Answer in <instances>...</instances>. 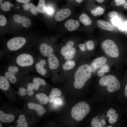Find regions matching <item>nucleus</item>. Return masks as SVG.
<instances>
[{"label":"nucleus","mask_w":127,"mask_h":127,"mask_svg":"<svg viewBox=\"0 0 127 127\" xmlns=\"http://www.w3.org/2000/svg\"><path fill=\"white\" fill-rule=\"evenodd\" d=\"M97 24L99 28L104 30L111 31L114 29L112 25L109 22L104 20H98L97 22Z\"/></svg>","instance_id":"nucleus-14"},{"label":"nucleus","mask_w":127,"mask_h":127,"mask_svg":"<svg viewBox=\"0 0 127 127\" xmlns=\"http://www.w3.org/2000/svg\"><path fill=\"white\" fill-rule=\"evenodd\" d=\"M39 49L41 54L45 57H48L54 53V50L52 48L45 43H42L40 44Z\"/></svg>","instance_id":"nucleus-9"},{"label":"nucleus","mask_w":127,"mask_h":127,"mask_svg":"<svg viewBox=\"0 0 127 127\" xmlns=\"http://www.w3.org/2000/svg\"><path fill=\"white\" fill-rule=\"evenodd\" d=\"M96 1L99 3H101L103 2L104 0H96Z\"/></svg>","instance_id":"nucleus-54"},{"label":"nucleus","mask_w":127,"mask_h":127,"mask_svg":"<svg viewBox=\"0 0 127 127\" xmlns=\"http://www.w3.org/2000/svg\"><path fill=\"white\" fill-rule=\"evenodd\" d=\"M28 106L29 109L36 110L38 115L40 116H42L46 112L44 107L39 104L30 103L28 104Z\"/></svg>","instance_id":"nucleus-11"},{"label":"nucleus","mask_w":127,"mask_h":127,"mask_svg":"<svg viewBox=\"0 0 127 127\" xmlns=\"http://www.w3.org/2000/svg\"><path fill=\"white\" fill-rule=\"evenodd\" d=\"M99 85L102 86L106 87L107 91L110 92H113L119 89L120 84L116 78L112 75L104 76L99 80Z\"/></svg>","instance_id":"nucleus-3"},{"label":"nucleus","mask_w":127,"mask_h":127,"mask_svg":"<svg viewBox=\"0 0 127 127\" xmlns=\"http://www.w3.org/2000/svg\"><path fill=\"white\" fill-rule=\"evenodd\" d=\"M118 116L119 114L118 113H116L112 117L109 118L108 119L109 123L112 124H114L117 121Z\"/></svg>","instance_id":"nucleus-36"},{"label":"nucleus","mask_w":127,"mask_h":127,"mask_svg":"<svg viewBox=\"0 0 127 127\" xmlns=\"http://www.w3.org/2000/svg\"><path fill=\"white\" fill-rule=\"evenodd\" d=\"M16 62L19 66L27 67L32 65L34 63V60L31 55L27 53L21 54L16 58Z\"/></svg>","instance_id":"nucleus-6"},{"label":"nucleus","mask_w":127,"mask_h":127,"mask_svg":"<svg viewBox=\"0 0 127 127\" xmlns=\"http://www.w3.org/2000/svg\"><path fill=\"white\" fill-rule=\"evenodd\" d=\"M118 26V30L121 32H123L125 30L124 23L121 22Z\"/></svg>","instance_id":"nucleus-40"},{"label":"nucleus","mask_w":127,"mask_h":127,"mask_svg":"<svg viewBox=\"0 0 127 127\" xmlns=\"http://www.w3.org/2000/svg\"><path fill=\"white\" fill-rule=\"evenodd\" d=\"M91 125L92 127H102L100 121L96 117H94L92 119L91 122Z\"/></svg>","instance_id":"nucleus-31"},{"label":"nucleus","mask_w":127,"mask_h":127,"mask_svg":"<svg viewBox=\"0 0 127 127\" xmlns=\"http://www.w3.org/2000/svg\"><path fill=\"white\" fill-rule=\"evenodd\" d=\"M53 9L51 7H48L47 8L46 12L49 14H51L53 12Z\"/></svg>","instance_id":"nucleus-46"},{"label":"nucleus","mask_w":127,"mask_h":127,"mask_svg":"<svg viewBox=\"0 0 127 127\" xmlns=\"http://www.w3.org/2000/svg\"><path fill=\"white\" fill-rule=\"evenodd\" d=\"M124 93L125 96L127 97V83L124 89Z\"/></svg>","instance_id":"nucleus-49"},{"label":"nucleus","mask_w":127,"mask_h":127,"mask_svg":"<svg viewBox=\"0 0 127 127\" xmlns=\"http://www.w3.org/2000/svg\"><path fill=\"white\" fill-rule=\"evenodd\" d=\"M28 92L27 90L23 87H20L19 89L18 93L19 95L21 96H25Z\"/></svg>","instance_id":"nucleus-37"},{"label":"nucleus","mask_w":127,"mask_h":127,"mask_svg":"<svg viewBox=\"0 0 127 127\" xmlns=\"http://www.w3.org/2000/svg\"><path fill=\"white\" fill-rule=\"evenodd\" d=\"M34 92L33 91H29L27 93V94L29 96H32L34 94Z\"/></svg>","instance_id":"nucleus-51"},{"label":"nucleus","mask_w":127,"mask_h":127,"mask_svg":"<svg viewBox=\"0 0 127 127\" xmlns=\"http://www.w3.org/2000/svg\"><path fill=\"white\" fill-rule=\"evenodd\" d=\"M83 0H75L76 1L79 3L81 2Z\"/></svg>","instance_id":"nucleus-55"},{"label":"nucleus","mask_w":127,"mask_h":127,"mask_svg":"<svg viewBox=\"0 0 127 127\" xmlns=\"http://www.w3.org/2000/svg\"><path fill=\"white\" fill-rule=\"evenodd\" d=\"M104 8L100 6H99L95 9L91 10V13L92 15L95 16L102 15L104 13Z\"/></svg>","instance_id":"nucleus-28"},{"label":"nucleus","mask_w":127,"mask_h":127,"mask_svg":"<svg viewBox=\"0 0 127 127\" xmlns=\"http://www.w3.org/2000/svg\"><path fill=\"white\" fill-rule=\"evenodd\" d=\"M33 83L34 89L35 91L38 90L40 85L44 86L46 84V82L44 80L39 77L34 78L33 80Z\"/></svg>","instance_id":"nucleus-21"},{"label":"nucleus","mask_w":127,"mask_h":127,"mask_svg":"<svg viewBox=\"0 0 127 127\" xmlns=\"http://www.w3.org/2000/svg\"><path fill=\"white\" fill-rule=\"evenodd\" d=\"M71 13V10L68 8L61 9L56 13L55 17V19L57 21H62L69 16Z\"/></svg>","instance_id":"nucleus-8"},{"label":"nucleus","mask_w":127,"mask_h":127,"mask_svg":"<svg viewBox=\"0 0 127 127\" xmlns=\"http://www.w3.org/2000/svg\"><path fill=\"white\" fill-rule=\"evenodd\" d=\"M111 21L114 25L116 26H118L121 22L120 19L118 16L112 18Z\"/></svg>","instance_id":"nucleus-33"},{"label":"nucleus","mask_w":127,"mask_h":127,"mask_svg":"<svg viewBox=\"0 0 127 127\" xmlns=\"http://www.w3.org/2000/svg\"><path fill=\"white\" fill-rule=\"evenodd\" d=\"M10 86L8 80L3 76H0V88L2 90L6 91L8 90Z\"/></svg>","instance_id":"nucleus-20"},{"label":"nucleus","mask_w":127,"mask_h":127,"mask_svg":"<svg viewBox=\"0 0 127 127\" xmlns=\"http://www.w3.org/2000/svg\"><path fill=\"white\" fill-rule=\"evenodd\" d=\"M107 127H112V126H111V125H109V126H107Z\"/></svg>","instance_id":"nucleus-57"},{"label":"nucleus","mask_w":127,"mask_h":127,"mask_svg":"<svg viewBox=\"0 0 127 127\" xmlns=\"http://www.w3.org/2000/svg\"><path fill=\"white\" fill-rule=\"evenodd\" d=\"M79 47L81 51L84 52L86 50V47L84 44H80L79 45Z\"/></svg>","instance_id":"nucleus-45"},{"label":"nucleus","mask_w":127,"mask_h":127,"mask_svg":"<svg viewBox=\"0 0 127 127\" xmlns=\"http://www.w3.org/2000/svg\"><path fill=\"white\" fill-rule=\"evenodd\" d=\"M34 89V86L33 83H29L27 86V89L28 92L32 91Z\"/></svg>","instance_id":"nucleus-44"},{"label":"nucleus","mask_w":127,"mask_h":127,"mask_svg":"<svg viewBox=\"0 0 127 127\" xmlns=\"http://www.w3.org/2000/svg\"><path fill=\"white\" fill-rule=\"evenodd\" d=\"M116 113L115 110L111 108L107 112V115L109 118L111 117L114 115Z\"/></svg>","instance_id":"nucleus-38"},{"label":"nucleus","mask_w":127,"mask_h":127,"mask_svg":"<svg viewBox=\"0 0 127 127\" xmlns=\"http://www.w3.org/2000/svg\"><path fill=\"white\" fill-rule=\"evenodd\" d=\"M17 2L22 3L26 4L28 3L30 0H16Z\"/></svg>","instance_id":"nucleus-47"},{"label":"nucleus","mask_w":127,"mask_h":127,"mask_svg":"<svg viewBox=\"0 0 127 127\" xmlns=\"http://www.w3.org/2000/svg\"><path fill=\"white\" fill-rule=\"evenodd\" d=\"M26 40L22 37H17L12 38L7 42V46L10 50L15 51L20 49L25 44Z\"/></svg>","instance_id":"nucleus-5"},{"label":"nucleus","mask_w":127,"mask_h":127,"mask_svg":"<svg viewBox=\"0 0 127 127\" xmlns=\"http://www.w3.org/2000/svg\"><path fill=\"white\" fill-rule=\"evenodd\" d=\"M117 6L121 5L126 2V0H114Z\"/></svg>","instance_id":"nucleus-43"},{"label":"nucleus","mask_w":127,"mask_h":127,"mask_svg":"<svg viewBox=\"0 0 127 127\" xmlns=\"http://www.w3.org/2000/svg\"><path fill=\"white\" fill-rule=\"evenodd\" d=\"M24 9L30 12L33 15H37L38 13L37 7L32 3L25 4L23 5Z\"/></svg>","instance_id":"nucleus-15"},{"label":"nucleus","mask_w":127,"mask_h":127,"mask_svg":"<svg viewBox=\"0 0 127 127\" xmlns=\"http://www.w3.org/2000/svg\"><path fill=\"white\" fill-rule=\"evenodd\" d=\"M74 42L72 41H68L66 45L63 46L60 50V53L63 56L67 55L73 48L74 45Z\"/></svg>","instance_id":"nucleus-18"},{"label":"nucleus","mask_w":127,"mask_h":127,"mask_svg":"<svg viewBox=\"0 0 127 127\" xmlns=\"http://www.w3.org/2000/svg\"><path fill=\"white\" fill-rule=\"evenodd\" d=\"M18 124L17 127H28V124L24 115L21 114L20 115L19 119L16 121Z\"/></svg>","instance_id":"nucleus-24"},{"label":"nucleus","mask_w":127,"mask_h":127,"mask_svg":"<svg viewBox=\"0 0 127 127\" xmlns=\"http://www.w3.org/2000/svg\"><path fill=\"white\" fill-rule=\"evenodd\" d=\"M46 63L45 60L42 59L35 65V68L37 72L42 76L45 75L47 73V70L44 67Z\"/></svg>","instance_id":"nucleus-13"},{"label":"nucleus","mask_w":127,"mask_h":127,"mask_svg":"<svg viewBox=\"0 0 127 127\" xmlns=\"http://www.w3.org/2000/svg\"><path fill=\"white\" fill-rule=\"evenodd\" d=\"M118 13L117 12L113 11L109 12L108 14V16L110 17L113 18L118 16Z\"/></svg>","instance_id":"nucleus-42"},{"label":"nucleus","mask_w":127,"mask_h":127,"mask_svg":"<svg viewBox=\"0 0 127 127\" xmlns=\"http://www.w3.org/2000/svg\"><path fill=\"white\" fill-rule=\"evenodd\" d=\"M0 7L1 9L4 11H9L11 7V4L8 1L2 2L0 1Z\"/></svg>","instance_id":"nucleus-29"},{"label":"nucleus","mask_w":127,"mask_h":127,"mask_svg":"<svg viewBox=\"0 0 127 127\" xmlns=\"http://www.w3.org/2000/svg\"><path fill=\"white\" fill-rule=\"evenodd\" d=\"M107 61V59L104 57L97 58L93 61L92 65L95 68L98 69L100 68L102 65L105 64Z\"/></svg>","instance_id":"nucleus-16"},{"label":"nucleus","mask_w":127,"mask_h":127,"mask_svg":"<svg viewBox=\"0 0 127 127\" xmlns=\"http://www.w3.org/2000/svg\"><path fill=\"white\" fill-rule=\"evenodd\" d=\"M75 62L72 60H68L62 66L63 69L65 71H68L73 68L75 66Z\"/></svg>","instance_id":"nucleus-26"},{"label":"nucleus","mask_w":127,"mask_h":127,"mask_svg":"<svg viewBox=\"0 0 127 127\" xmlns=\"http://www.w3.org/2000/svg\"><path fill=\"white\" fill-rule=\"evenodd\" d=\"M10 127H13V126H11Z\"/></svg>","instance_id":"nucleus-59"},{"label":"nucleus","mask_w":127,"mask_h":127,"mask_svg":"<svg viewBox=\"0 0 127 127\" xmlns=\"http://www.w3.org/2000/svg\"><path fill=\"white\" fill-rule=\"evenodd\" d=\"M4 76L7 80L11 83H14L16 82L17 79L15 74L8 71L5 72Z\"/></svg>","instance_id":"nucleus-27"},{"label":"nucleus","mask_w":127,"mask_h":127,"mask_svg":"<svg viewBox=\"0 0 127 127\" xmlns=\"http://www.w3.org/2000/svg\"><path fill=\"white\" fill-rule=\"evenodd\" d=\"M3 0H0V1H2Z\"/></svg>","instance_id":"nucleus-58"},{"label":"nucleus","mask_w":127,"mask_h":127,"mask_svg":"<svg viewBox=\"0 0 127 127\" xmlns=\"http://www.w3.org/2000/svg\"><path fill=\"white\" fill-rule=\"evenodd\" d=\"M125 26V30L127 32V20L124 23Z\"/></svg>","instance_id":"nucleus-52"},{"label":"nucleus","mask_w":127,"mask_h":127,"mask_svg":"<svg viewBox=\"0 0 127 127\" xmlns=\"http://www.w3.org/2000/svg\"><path fill=\"white\" fill-rule=\"evenodd\" d=\"M8 70L9 72L15 74L18 72L19 68L16 66H10L8 67Z\"/></svg>","instance_id":"nucleus-32"},{"label":"nucleus","mask_w":127,"mask_h":127,"mask_svg":"<svg viewBox=\"0 0 127 127\" xmlns=\"http://www.w3.org/2000/svg\"><path fill=\"white\" fill-rule=\"evenodd\" d=\"M14 119V116L12 115L4 113L0 111V120L4 123H9L12 122Z\"/></svg>","instance_id":"nucleus-17"},{"label":"nucleus","mask_w":127,"mask_h":127,"mask_svg":"<svg viewBox=\"0 0 127 127\" xmlns=\"http://www.w3.org/2000/svg\"><path fill=\"white\" fill-rule=\"evenodd\" d=\"M13 19L15 22L21 24L25 28H28L31 25L30 19L25 16L15 14L13 15Z\"/></svg>","instance_id":"nucleus-7"},{"label":"nucleus","mask_w":127,"mask_h":127,"mask_svg":"<svg viewBox=\"0 0 127 127\" xmlns=\"http://www.w3.org/2000/svg\"><path fill=\"white\" fill-rule=\"evenodd\" d=\"M123 7L125 9H127V2L123 4Z\"/></svg>","instance_id":"nucleus-53"},{"label":"nucleus","mask_w":127,"mask_h":127,"mask_svg":"<svg viewBox=\"0 0 127 127\" xmlns=\"http://www.w3.org/2000/svg\"><path fill=\"white\" fill-rule=\"evenodd\" d=\"M7 20L6 17L3 15H0V26L1 27L7 24Z\"/></svg>","instance_id":"nucleus-35"},{"label":"nucleus","mask_w":127,"mask_h":127,"mask_svg":"<svg viewBox=\"0 0 127 127\" xmlns=\"http://www.w3.org/2000/svg\"><path fill=\"white\" fill-rule=\"evenodd\" d=\"M98 74L100 76H102L104 75V72L101 69L99 70L98 72Z\"/></svg>","instance_id":"nucleus-48"},{"label":"nucleus","mask_w":127,"mask_h":127,"mask_svg":"<svg viewBox=\"0 0 127 127\" xmlns=\"http://www.w3.org/2000/svg\"><path fill=\"white\" fill-rule=\"evenodd\" d=\"M102 127L104 126L105 124V122L104 119H102L100 121Z\"/></svg>","instance_id":"nucleus-50"},{"label":"nucleus","mask_w":127,"mask_h":127,"mask_svg":"<svg viewBox=\"0 0 127 127\" xmlns=\"http://www.w3.org/2000/svg\"><path fill=\"white\" fill-rule=\"evenodd\" d=\"M79 25L78 21L73 19L68 20L64 24L65 27L70 31L76 30L79 27Z\"/></svg>","instance_id":"nucleus-12"},{"label":"nucleus","mask_w":127,"mask_h":127,"mask_svg":"<svg viewBox=\"0 0 127 127\" xmlns=\"http://www.w3.org/2000/svg\"><path fill=\"white\" fill-rule=\"evenodd\" d=\"M101 48L105 53L111 57L116 58L119 55V50L115 43L112 40L107 39L103 41Z\"/></svg>","instance_id":"nucleus-4"},{"label":"nucleus","mask_w":127,"mask_h":127,"mask_svg":"<svg viewBox=\"0 0 127 127\" xmlns=\"http://www.w3.org/2000/svg\"><path fill=\"white\" fill-rule=\"evenodd\" d=\"M90 111L88 104L84 101L80 102L76 104L72 109V117L76 121L79 122L83 120Z\"/></svg>","instance_id":"nucleus-2"},{"label":"nucleus","mask_w":127,"mask_h":127,"mask_svg":"<svg viewBox=\"0 0 127 127\" xmlns=\"http://www.w3.org/2000/svg\"><path fill=\"white\" fill-rule=\"evenodd\" d=\"M62 94L61 91L57 88H54L52 90L48 96V102L52 103L56 97L60 96Z\"/></svg>","instance_id":"nucleus-19"},{"label":"nucleus","mask_w":127,"mask_h":127,"mask_svg":"<svg viewBox=\"0 0 127 127\" xmlns=\"http://www.w3.org/2000/svg\"><path fill=\"white\" fill-rule=\"evenodd\" d=\"M48 57V61L49 68L52 70L58 68L59 66L60 63L56 56L53 54Z\"/></svg>","instance_id":"nucleus-10"},{"label":"nucleus","mask_w":127,"mask_h":127,"mask_svg":"<svg viewBox=\"0 0 127 127\" xmlns=\"http://www.w3.org/2000/svg\"><path fill=\"white\" fill-rule=\"evenodd\" d=\"M87 48L89 51L92 50L94 48V44L93 42L91 40L87 41L85 43Z\"/></svg>","instance_id":"nucleus-34"},{"label":"nucleus","mask_w":127,"mask_h":127,"mask_svg":"<svg viewBox=\"0 0 127 127\" xmlns=\"http://www.w3.org/2000/svg\"><path fill=\"white\" fill-rule=\"evenodd\" d=\"M79 21L85 25H90L92 22L89 16L85 13H83L79 18Z\"/></svg>","instance_id":"nucleus-23"},{"label":"nucleus","mask_w":127,"mask_h":127,"mask_svg":"<svg viewBox=\"0 0 127 127\" xmlns=\"http://www.w3.org/2000/svg\"><path fill=\"white\" fill-rule=\"evenodd\" d=\"M2 126L1 123H0V127H2Z\"/></svg>","instance_id":"nucleus-56"},{"label":"nucleus","mask_w":127,"mask_h":127,"mask_svg":"<svg viewBox=\"0 0 127 127\" xmlns=\"http://www.w3.org/2000/svg\"><path fill=\"white\" fill-rule=\"evenodd\" d=\"M53 101L54 104L56 105H61L62 103V100L59 98H55Z\"/></svg>","instance_id":"nucleus-39"},{"label":"nucleus","mask_w":127,"mask_h":127,"mask_svg":"<svg viewBox=\"0 0 127 127\" xmlns=\"http://www.w3.org/2000/svg\"><path fill=\"white\" fill-rule=\"evenodd\" d=\"M76 52L75 48L73 47L69 52L64 56L65 59L67 60L72 59L74 56Z\"/></svg>","instance_id":"nucleus-30"},{"label":"nucleus","mask_w":127,"mask_h":127,"mask_svg":"<svg viewBox=\"0 0 127 127\" xmlns=\"http://www.w3.org/2000/svg\"><path fill=\"white\" fill-rule=\"evenodd\" d=\"M37 11L40 13H44L46 12L47 8L44 0H39L37 6Z\"/></svg>","instance_id":"nucleus-25"},{"label":"nucleus","mask_w":127,"mask_h":127,"mask_svg":"<svg viewBox=\"0 0 127 127\" xmlns=\"http://www.w3.org/2000/svg\"><path fill=\"white\" fill-rule=\"evenodd\" d=\"M92 70L87 64L79 66L77 69L74 75V86L77 89L82 88L91 77Z\"/></svg>","instance_id":"nucleus-1"},{"label":"nucleus","mask_w":127,"mask_h":127,"mask_svg":"<svg viewBox=\"0 0 127 127\" xmlns=\"http://www.w3.org/2000/svg\"><path fill=\"white\" fill-rule=\"evenodd\" d=\"M109 69L108 66L106 64H103L100 67V69L102 70L104 73H106L108 72Z\"/></svg>","instance_id":"nucleus-41"},{"label":"nucleus","mask_w":127,"mask_h":127,"mask_svg":"<svg viewBox=\"0 0 127 127\" xmlns=\"http://www.w3.org/2000/svg\"><path fill=\"white\" fill-rule=\"evenodd\" d=\"M35 96L39 103L42 104H46L48 102V97L45 94L38 93L36 94Z\"/></svg>","instance_id":"nucleus-22"}]
</instances>
